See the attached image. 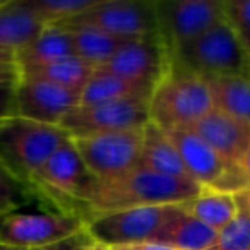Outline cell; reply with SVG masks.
I'll use <instances>...</instances> for the list:
<instances>
[{"label":"cell","mask_w":250,"mask_h":250,"mask_svg":"<svg viewBox=\"0 0 250 250\" xmlns=\"http://www.w3.org/2000/svg\"><path fill=\"white\" fill-rule=\"evenodd\" d=\"M149 122V100L134 98V100L106 101V103L89 104V106H77L63 118L59 127H62L70 137H74L143 129Z\"/></svg>","instance_id":"obj_11"},{"label":"cell","mask_w":250,"mask_h":250,"mask_svg":"<svg viewBox=\"0 0 250 250\" xmlns=\"http://www.w3.org/2000/svg\"><path fill=\"white\" fill-rule=\"evenodd\" d=\"M9 63H16V52L0 48V65H9Z\"/></svg>","instance_id":"obj_34"},{"label":"cell","mask_w":250,"mask_h":250,"mask_svg":"<svg viewBox=\"0 0 250 250\" xmlns=\"http://www.w3.org/2000/svg\"><path fill=\"white\" fill-rule=\"evenodd\" d=\"M249 76H250V70H249Z\"/></svg>","instance_id":"obj_41"},{"label":"cell","mask_w":250,"mask_h":250,"mask_svg":"<svg viewBox=\"0 0 250 250\" xmlns=\"http://www.w3.org/2000/svg\"><path fill=\"white\" fill-rule=\"evenodd\" d=\"M93 74L94 69L89 63L81 60L79 57H69V59L59 60L48 65L21 70V79L42 81V83H50L60 87H67V89L83 91Z\"/></svg>","instance_id":"obj_24"},{"label":"cell","mask_w":250,"mask_h":250,"mask_svg":"<svg viewBox=\"0 0 250 250\" xmlns=\"http://www.w3.org/2000/svg\"><path fill=\"white\" fill-rule=\"evenodd\" d=\"M93 177L86 170L72 139H67L50 160L31 177V182L55 195H63L81 202Z\"/></svg>","instance_id":"obj_14"},{"label":"cell","mask_w":250,"mask_h":250,"mask_svg":"<svg viewBox=\"0 0 250 250\" xmlns=\"http://www.w3.org/2000/svg\"><path fill=\"white\" fill-rule=\"evenodd\" d=\"M4 216H5V212H2V211H0V221H2V218H4Z\"/></svg>","instance_id":"obj_39"},{"label":"cell","mask_w":250,"mask_h":250,"mask_svg":"<svg viewBox=\"0 0 250 250\" xmlns=\"http://www.w3.org/2000/svg\"><path fill=\"white\" fill-rule=\"evenodd\" d=\"M45 28V22L29 11L22 0H7L0 4V48L18 52Z\"/></svg>","instance_id":"obj_18"},{"label":"cell","mask_w":250,"mask_h":250,"mask_svg":"<svg viewBox=\"0 0 250 250\" xmlns=\"http://www.w3.org/2000/svg\"><path fill=\"white\" fill-rule=\"evenodd\" d=\"M171 67V53L160 33L137 36L125 43L96 72L115 74L137 83L158 86Z\"/></svg>","instance_id":"obj_12"},{"label":"cell","mask_w":250,"mask_h":250,"mask_svg":"<svg viewBox=\"0 0 250 250\" xmlns=\"http://www.w3.org/2000/svg\"><path fill=\"white\" fill-rule=\"evenodd\" d=\"M69 137L59 125L11 118L0 125V161L18 177L31 180Z\"/></svg>","instance_id":"obj_3"},{"label":"cell","mask_w":250,"mask_h":250,"mask_svg":"<svg viewBox=\"0 0 250 250\" xmlns=\"http://www.w3.org/2000/svg\"><path fill=\"white\" fill-rule=\"evenodd\" d=\"M86 231H81L77 235L70 236V238L63 240V242H59V243H53V245H48V247H42V249H33V250H76L77 245L81 243V240L84 238Z\"/></svg>","instance_id":"obj_31"},{"label":"cell","mask_w":250,"mask_h":250,"mask_svg":"<svg viewBox=\"0 0 250 250\" xmlns=\"http://www.w3.org/2000/svg\"><path fill=\"white\" fill-rule=\"evenodd\" d=\"M209 250H250V211L238 206V214L218 233Z\"/></svg>","instance_id":"obj_26"},{"label":"cell","mask_w":250,"mask_h":250,"mask_svg":"<svg viewBox=\"0 0 250 250\" xmlns=\"http://www.w3.org/2000/svg\"><path fill=\"white\" fill-rule=\"evenodd\" d=\"M154 91V86L144 83H137L132 79L115 76V74L96 72L91 76L87 84L81 91L79 106L106 103V101L134 100V98H146L149 100Z\"/></svg>","instance_id":"obj_19"},{"label":"cell","mask_w":250,"mask_h":250,"mask_svg":"<svg viewBox=\"0 0 250 250\" xmlns=\"http://www.w3.org/2000/svg\"><path fill=\"white\" fill-rule=\"evenodd\" d=\"M69 57H76L70 33L59 26H46L31 43L16 52V65L21 72V70L48 65Z\"/></svg>","instance_id":"obj_17"},{"label":"cell","mask_w":250,"mask_h":250,"mask_svg":"<svg viewBox=\"0 0 250 250\" xmlns=\"http://www.w3.org/2000/svg\"><path fill=\"white\" fill-rule=\"evenodd\" d=\"M139 167L154 171V173L165 175V177L192 180L173 141L170 139L167 130L158 127L153 122L144 125L143 154H141Z\"/></svg>","instance_id":"obj_16"},{"label":"cell","mask_w":250,"mask_h":250,"mask_svg":"<svg viewBox=\"0 0 250 250\" xmlns=\"http://www.w3.org/2000/svg\"><path fill=\"white\" fill-rule=\"evenodd\" d=\"M180 209L178 206H147L110 212H94L84 218V231L94 243L110 249L153 242L163 226Z\"/></svg>","instance_id":"obj_5"},{"label":"cell","mask_w":250,"mask_h":250,"mask_svg":"<svg viewBox=\"0 0 250 250\" xmlns=\"http://www.w3.org/2000/svg\"><path fill=\"white\" fill-rule=\"evenodd\" d=\"M158 31L170 53L190 45L225 19L221 0H175L154 2Z\"/></svg>","instance_id":"obj_8"},{"label":"cell","mask_w":250,"mask_h":250,"mask_svg":"<svg viewBox=\"0 0 250 250\" xmlns=\"http://www.w3.org/2000/svg\"><path fill=\"white\" fill-rule=\"evenodd\" d=\"M84 231V218L72 212H9L0 221V243L18 249H42Z\"/></svg>","instance_id":"obj_9"},{"label":"cell","mask_w":250,"mask_h":250,"mask_svg":"<svg viewBox=\"0 0 250 250\" xmlns=\"http://www.w3.org/2000/svg\"><path fill=\"white\" fill-rule=\"evenodd\" d=\"M111 250H118V249H111Z\"/></svg>","instance_id":"obj_40"},{"label":"cell","mask_w":250,"mask_h":250,"mask_svg":"<svg viewBox=\"0 0 250 250\" xmlns=\"http://www.w3.org/2000/svg\"><path fill=\"white\" fill-rule=\"evenodd\" d=\"M240 170H242V173H243V177H245L247 184L250 185V147H249V151L245 153V156H243L242 165H240Z\"/></svg>","instance_id":"obj_35"},{"label":"cell","mask_w":250,"mask_h":250,"mask_svg":"<svg viewBox=\"0 0 250 250\" xmlns=\"http://www.w3.org/2000/svg\"><path fill=\"white\" fill-rule=\"evenodd\" d=\"M74 147L94 180L117 177L139 167L143 154V129L74 136Z\"/></svg>","instance_id":"obj_6"},{"label":"cell","mask_w":250,"mask_h":250,"mask_svg":"<svg viewBox=\"0 0 250 250\" xmlns=\"http://www.w3.org/2000/svg\"><path fill=\"white\" fill-rule=\"evenodd\" d=\"M16 117L46 125H60L81 104V91L42 81L21 79L14 89Z\"/></svg>","instance_id":"obj_13"},{"label":"cell","mask_w":250,"mask_h":250,"mask_svg":"<svg viewBox=\"0 0 250 250\" xmlns=\"http://www.w3.org/2000/svg\"><path fill=\"white\" fill-rule=\"evenodd\" d=\"M204 79L216 110L250 124V76H211Z\"/></svg>","instance_id":"obj_22"},{"label":"cell","mask_w":250,"mask_h":250,"mask_svg":"<svg viewBox=\"0 0 250 250\" xmlns=\"http://www.w3.org/2000/svg\"><path fill=\"white\" fill-rule=\"evenodd\" d=\"M226 163L238 167L250 147V124L212 108L190 127Z\"/></svg>","instance_id":"obj_15"},{"label":"cell","mask_w":250,"mask_h":250,"mask_svg":"<svg viewBox=\"0 0 250 250\" xmlns=\"http://www.w3.org/2000/svg\"><path fill=\"white\" fill-rule=\"evenodd\" d=\"M204 188L192 180L165 177L146 168H134L117 177L91 180L81 204L87 214L147 206H178L197 197Z\"/></svg>","instance_id":"obj_1"},{"label":"cell","mask_w":250,"mask_h":250,"mask_svg":"<svg viewBox=\"0 0 250 250\" xmlns=\"http://www.w3.org/2000/svg\"><path fill=\"white\" fill-rule=\"evenodd\" d=\"M118 250H178V249L165 245V243H158V242H143V243H136V245L122 247V249H118Z\"/></svg>","instance_id":"obj_32"},{"label":"cell","mask_w":250,"mask_h":250,"mask_svg":"<svg viewBox=\"0 0 250 250\" xmlns=\"http://www.w3.org/2000/svg\"><path fill=\"white\" fill-rule=\"evenodd\" d=\"M0 250H26V249H18V247L7 245V243H0Z\"/></svg>","instance_id":"obj_37"},{"label":"cell","mask_w":250,"mask_h":250,"mask_svg":"<svg viewBox=\"0 0 250 250\" xmlns=\"http://www.w3.org/2000/svg\"><path fill=\"white\" fill-rule=\"evenodd\" d=\"M212 108L204 77L173 62L149 98L151 122L163 130L190 129Z\"/></svg>","instance_id":"obj_2"},{"label":"cell","mask_w":250,"mask_h":250,"mask_svg":"<svg viewBox=\"0 0 250 250\" xmlns=\"http://www.w3.org/2000/svg\"><path fill=\"white\" fill-rule=\"evenodd\" d=\"M53 26H87L120 38L160 33L154 2L137 0H98L86 12Z\"/></svg>","instance_id":"obj_10"},{"label":"cell","mask_w":250,"mask_h":250,"mask_svg":"<svg viewBox=\"0 0 250 250\" xmlns=\"http://www.w3.org/2000/svg\"><path fill=\"white\" fill-rule=\"evenodd\" d=\"M190 178L202 188L236 194L249 187L242 170L226 163L202 137L190 129L167 130Z\"/></svg>","instance_id":"obj_7"},{"label":"cell","mask_w":250,"mask_h":250,"mask_svg":"<svg viewBox=\"0 0 250 250\" xmlns=\"http://www.w3.org/2000/svg\"><path fill=\"white\" fill-rule=\"evenodd\" d=\"M70 33L76 57L89 63L94 70L103 67L115 57V53L132 38H120L110 33L87 26H59Z\"/></svg>","instance_id":"obj_21"},{"label":"cell","mask_w":250,"mask_h":250,"mask_svg":"<svg viewBox=\"0 0 250 250\" xmlns=\"http://www.w3.org/2000/svg\"><path fill=\"white\" fill-rule=\"evenodd\" d=\"M46 26L60 24L91 9L98 0H22Z\"/></svg>","instance_id":"obj_25"},{"label":"cell","mask_w":250,"mask_h":250,"mask_svg":"<svg viewBox=\"0 0 250 250\" xmlns=\"http://www.w3.org/2000/svg\"><path fill=\"white\" fill-rule=\"evenodd\" d=\"M94 250H111L110 247L106 245H100V243H94Z\"/></svg>","instance_id":"obj_38"},{"label":"cell","mask_w":250,"mask_h":250,"mask_svg":"<svg viewBox=\"0 0 250 250\" xmlns=\"http://www.w3.org/2000/svg\"><path fill=\"white\" fill-rule=\"evenodd\" d=\"M76 250H94V242L87 236V233L84 235V238L81 240V243L77 245Z\"/></svg>","instance_id":"obj_36"},{"label":"cell","mask_w":250,"mask_h":250,"mask_svg":"<svg viewBox=\"0 0 250 250\" xmlns=\"http://www.w3.org/2000/svg\"><path fill=\"white\" fill-rule=\"evenodd\" d=\"M18 86V84H16ZM16 86H0V125L16 118L14 89Z\"/></svg>","instance_id":"obj_29"},{"label":"cell","mask_w":250,"mask_h":250,"mask_svg":"<svg viewBox=\"0 0 250 250\" xmlns=\"http://www.w3.org/2000/svg\"><path fill=\"white\" fill-rule=\"evenodd\" d=\"M171 62L202 77L249 76L250 52L226 21L171 53Z\"/></svg>","instance_id":"obj_4"},{"label":"cell","mask_w":250,"mask_h":250,"mask_svg":"<svg viewBox=\"0 0 250 250\" xmlns=\"http://www.w3.org/2000/svg\"><path fill=\"white\" fill-rule=\"evenodd\" d=\"M216 236L218 231L192 218L180 208L153 242L165 243L178 250H209L216 242Z\"/></svg>","instance_id":"obj_20"},{"label":"cell","mask_w":250,"mask_h":250,"mask_svg":"<svg viewBox=\"0 0 250 250\" xmlns=\"http://www.w3.org/2000/svg\"><path fill=\"white\" fill-rule=\"evenodd\" d=\"M235 197H236V202H238L240 208H243V209H247V211H250V185H249V187L243 188V190L236 192Z\"/></svg>","instance_id":"obj_33"},{"label":"cell","mask_w":250,"mask_h":250,"mask_svg":"<svg viewBox=\"0 0 250 250\" xmlns=\"http://www.w3.org/2000/svg\"><path fill=\"white\" fill-rule=\"evenodd\" d=\"M180 208L192 218L199 219L218 233L238 214V202L235 194H226L211 188H204L197 197L180 204Z\"/></svg>","instance_id":"obj_23"},{"label":"cell","mask_w":250,"mask_h":250,"mask_svg":"<svg viewBox=\"0 0 250 250\" xmlns=\"http://www.w3.org/2000/svg\"><path fill=\"white\" fill-rule=\"evenodd\" d=\"M225 19L250 52V0H226Z\"/></svg>","instance_id":"obj_28"},{"label":"cell","mask_w":250,"mask_h":250,"mask_svg":"<svg viewBox=\"0 0 250 250\" xmlns=\"http://www.w3.org/2000/svg\"><path fill=\"white\" fill-rule=\"evenodd\" d=\"M21 81V72L16 63L0 65V86H16Z\"/></svg>","instance_id":"obj_30"},{"label":"cell","mask_w":250,"mask_h":250,"mask_svg":"<svg viewBox=\"0 0 250 250\" xmlns=\"http://www.w3.org/2000/svg\"><path fill=\"white\" fill-rule=\"evenodd\" d=\"M26 188L21 178L5 163L0 161V211L9 214L22 204Z\"/></svg>","instance_id":"obj_27"}]
</instances>
